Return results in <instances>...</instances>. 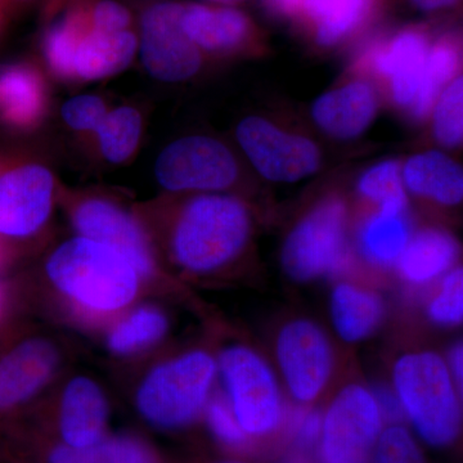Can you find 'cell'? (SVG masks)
Returning <instances> with one entry per match:
<instances>
[{"label":"cell","mask_w":463,"mask_h":463,"mask_svg":"<svg viewBox=\"0 0 463 463\" xmlns=\"http://www.w3.org/2000/svg\"><path fill=\"white\" fill-rule=\"evenodd\" d=\"M251 233V212L239 197L194 194L174 216L170 254L188 272H215L242 254Z\"/></svg>","instance_id":"cell-1"},{"label":"cell","mask_w":463,"mask_h":463,"mask_svg":"<svg viewBox=\"0 0 463 463\" xmlns=\"http://www.w3.org/2000/svg\"><path fill=\"white\" fill-rule=\"evenodd\" d=\"M47 274L63 297L99 315L129 306L141 277L123 254L81 236L54 250L48 259Z\"/></svg>","instance_id":"cell-2"},{"label":"cell","mask_w":463,"mask_h":463,"mask_svg":"<svg viewBox=\"0 0 463 463\" xmlns=\"http://www.w3.org/2000/svg\"><path fill=\"white\" fill-rule=\"evenodd\" d=\"M457 388L447 362L434 352L408 353L392 368V390L404 417L431 447H448L458 438L462 410Z\"/></svg>","instance_id":"cell-3"},{"label":"cell","mask_w":463,"mask_h":463,"mask_svg":"<svg viewBox=\"0 0 463 463\" xmlns=\"http://www.w3.org/2000/svg\"><path fill=\"white\" fill-rule=\"evenodd\" d=\"M45 61L63 80L91 81L123 71L138 52V33H109L85 20L75 3L50 27L43 42Z\"/></svg>","instance_id":"cell-4"},{"label":"cell","mask_w":463,"mask_h":463,"mask_svg":"<svg viewBox=\"0 0 463 463\" xmlns=\"http://www.w3.org/2000/svg\"><path fill=\"white\" fill-rule=\"evenodd\" d=\"M216 373L215 359L203 350L156 365L137 392L139 414L160 430L187 428L205 411Z\"/></svg>","instance_id":"cell-5"},{"label":"cell","mask_w":463,"mask_h":463,"mask_svg":"<svg viewBox=\"0 0 463 463\" xmlns=\"http://www.w3.org/2000/svg\"><path fill=\"white\" fill-rule=\"evenodd\" d=\"M349 261L346 203L331 194L317 203L286 237L283 272L292 281L312 282L343 272Z\"/></svg>","instance_id":"cell-6"},{"label":"cell","mask_w":463,"mask_h":463,"mask_svg":"<svg viewBox=\"0 0 463 463\" xmlns=\"http://www.w3.org/2000/svg\"><path fill=\"white\" fill-rule=\"evenodd\" d=\"M216 364L242 430L258 438L276 431L285 419V404L276 374L263 356L251 347L231 345Z\"/></svg>","instance_id":"cell-7"},{"label":"cell","mask_w":463,"mask_h":463,"mask_svg":"<svg viewBox=\"0 0 463 463\" xmlns=\"http://www.w3.org/2000/svg\"><path fill=\"white\" fill-rule=\"evenodd\" d=\"M158 184L176 194H219L241 175L239 161L224 143L212 137L190 136L161 151L155 165Z\"/></svg>","instance_id":"cell-8"},{"label":"cell","mask_w":463,"mask_h":463,"mask_svg":"<svg viewBox=\"0 0 463 463\" xmlns=\"http://www.w3.org/2000/svg\"><path fill=\"white\" fill-rule=\"evenodd\" d=\"M383 423L373 390L359 383L341 389L322 416V463H370Z\"/></svg>","instance_id":"cell-9"},{"label":"cell","mask_w":463,"mask_h":463,"mask_svg":"<svg viewBox=\"0 0 463 463\" xmlns=\"http://www.w3.org/2000/svg\"><path fill=\"white\" fill-rule=\"evenodd\" d=\"M430 45L425 27H404L388 38L364 45L354 60L355 74L383 81L392 102L408 115L421 90Z\"/></svg>","instance_id":"cell-10"},{"label":"cell","mask_w":463,"mask_h":463,"mask_svg":"<svg viewBox=\"0 0 463 463\" xmlns=\"http://www.w3.org/2000/svg\"><path fill=\"white\" fill-rule=\"evenodd\" d=\"M236 137L245 156L267 181L294 183L321 167L322 155L316 142L260 116L243 118Z\"/></svg>","instance_id":"cell-11"},{"label":"cell","mask_w":463,"mask_h":463,"mask_svg":"<svg viewBox=\"0 0 463 463\" xmlns=\"http://www.w3.org/2000/svg\"><path fill=\"white\" fill-rule=\"evenodd\" d=\"M184 3L148 5L139 20L138 51L152 78L167 83L191 79L203 66V52L182 29Z\"/></svg>","instance_id":"cell-12"},{"label":"cell","mask_w":463,"mask_h":463,"mask_svg":"<svg viewBox=\"0 0 463 463\" xmlns=\"http://www.w3.org/2000/svg\"><path fill=\"white\" fill-rule=\"evenodd\" d=\"M277 361L291 397L301 404L315 402L327 386L335 355L327 334L310 319H294L279 331Z\"/></svg>","instance_id":"cell-13"},{"label":"cell","mask_w":463,"mask_h":463,"mask_svg":"<svg viewBox=\"0 0 463 463\" xmlns=\"http://www.w3.org/2000/svg\"><path fill=\"white\" fill-rule=\"evenodd\" d=\"M54 178L39 164H21L0 175V236L27 239L44 227L53 207Z\"/></svg>","instance_id":"cell-14"},{"label":"cell","mask_w":463,"mask_h":463,"mask_svg":"<svg viewBox=\"0 0 463 463\" xmlns=\"http://www.w3.org/2000/svg\"><path fill=\"white\" fill-rule=\"evenodd\" d=\"M71 221L81 237L123 254L143 279L154 274L155 257L147 234L123 207L100 197H87L72 207Z\"/></svg>","instance_id":"cell-15"},{"label":"cell","mask_w":463,"mask_h":463,"mask_svg":"<svg viewBox=\"0 0 463 463\" xmlns=\"http://www.w3.org/2000/svg\"><path fill=\"white\" fill-rule=\"evenodd\" d=\"M181 25L203 54L242 53L263 45L257 24L245 12L230 5L184 3Z\"/></svg>","instance_id":"cell-16"},{"label":"cell","mask_w":463,"mask_h":463,"mask_svg":"<svg viewBox=\"0 0 463 463\" xmlns=\"http://www.w3.org/2000/svg\"><path fill=\"white\" fill-rule=\"evenodd\" d=\"M60 355L51 341L27 339L0 355V412L32 401L56 373Z\"/></svg>","instance_id":"cell-17"},{"label":"cell","mask_w":463,"mask_h":463,"mask_svg":"<svg viewBox=\"0 0 463 463\" xmlns=\"http://www.w3.org/2000/svg\"><path fill=\"white\" fill-rule=\"evenodd\" d=\"M379 108V93L373 80L356 75L318 97L312 106V118L323 133L350 141L370 128Z\"/></svg>","instance_id":"cell-18"},{"label":"cell","mask_w":463,"mask_h":463,"mask_svg":"<svg viewBox=\"0 0 463 463\" xmlns=\"http://www.w3.org/2000/svg\"><path fill=\"white\" fill-rule=\"evenodd\" d=\"M109 404L99 383L76 377L67 383L61 399L60 432L63 446L84 449L105 438Z\"/></svg>","instance_id":"cell-19"},{"label":"cell","mask_w":463,"mask_h":463,"mask_svg":"<svg viewBox=\"0 0 463 463\" xmlns=\"http://www.w3.org/2000/svg\"><path fill=\"white\" fill-rule=\"evenodd\" d=\"M405 191L443 206L463 199V172L453 158L438 151L413 155L402 167Z\"/></svg>","instance_id":"cell-20"},{"label":"cell","mask_w":463,"mask_h":463,"mask_svg":"<svg viewBox=\"0 0 463 463\" xmlns=\"http://www.w3.org/2000/svg\"><path fill=\"white\" fill-rule=\"evenodd\" d=\"M458 254L452 234L440 228H423L408 241L397 263L399 274L410 285H429L453 269Z\"/></svg>","instance_id":"cell-21"},{"label":"cell","mask_w":463,"mask_h":463,"mask_svg":"<svg viewBox=\"0 0 463 463\" xmlns=\"http://www.w3.org/2000/svg\"><path fill=\"white\" fill-rule=\"evenodd\" d=\"M47 108L42 76L25 63L0 69V120L14 129H32Z\"/></svg>","instance_id":"cell-22"},{"label":"cell","mask_w":463,"mask_h":463,"mask_svg":"<svg viewBox=\"0 0 463 463\" xmlns=\"http://www.w3.org/2000/svg\"><path fill=\"white\" fill-rule=\"evenodd\" d=\"M376 0H307L300 20L317 44L334 48L352 39L373 17Z\"/></svg>","instance_id":"cell-23"},{"label":"cell","mask_w":463,"mask_h":463,"mask_svg":"<svg viewBox=\"0 0 463 463\" xmlns=\"http://www.w3.org/2000/svg\"><path fill=\"white\" fill-rule=\"evenodd\" d=\"M331 317L341 339L359 343L380 327L385 317V304L373 289L341 282L332 289Z\"/></svg>","instance_id":"cell-24"},{"label":"cell","mask_w":463,"mask_h":463,"mask_svg":"<svg viewBox=\"0 0 463 463\" xmlns=\"http://www.w3.org/2000/svg\"><path fill=\"white\" fill-rule=\"evenodd\" d=\"M412 236L407 213H377L364 219L358 231V248L368 263L381 268L397 265Z\"/></svg>","instance_id":"cell-25"},{"label":"cell","mask_w":463,"mask_h":463,"mask_svg":"<svg viewBox=\"0 0 463 463\" xmlns=\"http://www.w3.org/2000/svg\"><path fill=\"white\" fill-rule=\"evenodd\" d=\"M461 56V41L456 33H444L437 41L431 42L423 67L421 90L408 114L412 120L421 123L430 118L440 91L458 76Z\"/></svg>","instance_id":"cell-26"},{"label":"cell","mask_w":463,"mask_h":463,"mask_svg":"<svg viewBox=\"0 0 463 463\" xmlns=\"http://www.w3.org/2000/svg\"><path fill=\"white\" fill-rule=\"evenodd\" d=\"M50 459L51 463H157L147 444L130 435L103 438L84 449L57 447Z\"/></svg>","instance_id":"cell-27"},{"label":"cell","mask_w":463,"mask_h":463,"mask_svg":"<svg viewBox=\"0 0 463 463\" xmlns=\"http://www.w3.org/2000/svg\"><path fill=\"white\" fill-rule=\"evenodd\" d=\"M169 327L166 316L154 307L133 310L112 328L109 347L118 355H129L157 344Z\"/></svg>","instance_id":"cell-28"},{"label":"cell","mask_w":463,"mask_h":463,"mask_svg":"<svg viewBox=\"0 0 463 463\" xmlns=\"http://www.w3.org/2000/svg\"><path fill=\"white\" fill-rule=\"evenodd\" d=\"M96 134L105 160L123 164L133 156L141 141V114L128 106L112 109L105 116Z\"/></svg>","instance_id":"cell-29"},{"label":"cell","mask_w":463,"mask_h":463,"mask_svg":"<svg viewBox=\"0 0 463 463\" xmlns=\"http://www.w3.org/2000/svg\"><path fill=\"white\" fill-rule=\"evenodd\" d=\"M356 191L364 200L390 214L407 213V191L402 179V166L397 160H385L368 167L356 183Z\"/></svg>","instance_id":"cell-30"},{"label":"cell","mask_w":463,"mask_h":463,"mask_svg":"<svg viewBox=\"0 0 463 463\" xmlns=\"http://www.w3.org/2000/svg\"><path fill=\"white\" fill-rule=\"evenodd\" d=\"M432 133L439 145L457 148L463 138V79L456 76L444 88L431 109Z\"/></svg>","instance_id":"cell-31"},{"label":"cell","mask_w":463,"mask_h":463,"mask_svg":"<svg viewBox=\"0 0 463 463\" xmlns=\"http://www.w3.org/2000/svg\"><path fill=\"white\" fill-rule=\"evenodd\" d=\"M429 318L443 327L458 326L463 318V270L453 268L443 276L440 288L428 307Z\"/></svg>","instance_id":"cell-32"},{"label":"cell","mask_w":463,"mask_h":463,"mask_svg":"<svg viewBox=\"0 0 463 463\" xmlns=\"http://www.w3.org/2000/svg\"><path fill=\"white\" fill-rule=\"evenodd\" d=\"M373 463H425L420 447L403 426L392 425L381 432L373 455Z\"/></svg>","instance_id":"cell-33"},{"label":"cell","mask_w":463,"mask_h":463,"mask_svg":"<svg viewBox=\"0 0 463 463\" xmlns=\"http://www.w3.org/2000/svg\"><path fill=\"white\" fill-rule=\"evenodd\" d=\"M109 109L105 100L96 96H78L63 105V121L79 133H96Z\"/></svg>","instance_id":"cell-34"},{"label":"cell","mask_w":463,"mask_h":463,"mask_svg":"<svg viewBox=\"0 0 463 463\" xmlns=\"http://www.w3.org/2000/svg\"><path fill=\"white\" fill-rule=\"evenodd\" d=\"M205 410L210 430L221 443L234 448L248 443L249 435L241 428L228 401L215 397L209 401Z\"/></svg>","instance_id":"cell-35"},{"label":"cell","mask_w":463,"mask_h":463,"mask_svg":"<svg viewBox=\"0 0 463 463\" xmlns=\"http://www.w3.org/2000/svg\"><path fill=\"white\" fill-rule=\"evenodd\" d=\"M292 429L298 440L304 444H313L321 437L322 416L318 411H300L292 420Z\"/></svg>","instance_id":"cell-36"},{"label":"cell","mask_w":463,"mask_h":463,"mask_svg":"<svg viewBox=\"0 0 463 463\" xmlns=\"http://www.w3.org/2000/svg\"><path fill=\"white\" fill-rule=\"evenodd\" d=\"M373 394L376 397L377 404H379L383 421L386 420V421L392 422V425H398L403 419L404 413L394 390L379 388L374 390Z\"/></svg>","instance_id":"cell-37"},{"label":"cell","mask_w":463,"mask_h":463,"mask_svg":"<svg viewBox=\"0 0 463 463\" xmlns=\"http://www.w3.org/2000/svg\"><path fill=\"white\" fill-rule=\"evenodd\" d=\"M267 8L276 16L300 20L307 0H264Z\"/></svg>","instance_id":"cell-38"},{"label":"cell","mask_w":463,"mask_h":463,"mask_svg":"<svg viewBox=\"0 0 463 463\" xmlns=\"http://www.w3.org/2000/svg\"><path fill=\"white\" fill-rule=\"evenodd\" d=\"M447 365L448 368H449V373L452 374L457 386H458V383L459 386H461L463 379V347L461 343H457L456 345L450 349Z\"/></svg>","instance_id":"cell-39"},{"label":"cell","mask_w":463,"mask_h":463,"mask_svg":"<svg viewBox=\"0 0 463 463\" xmlns=\"http://www.w3.org/2000/svg\"><path fill=\"white\" fill-rule=\"evenodd\" d=\"M412 3L419 11L438 12L453 7L458 0H412Z\"/></svg>","instance_id":"cell-40"},{"label":"cell","mask_w":463,"mask_h":463,"mask_svg":"<svg viewBox=\"0 0 463 463\" xmlns=\"http://www.w3.org/2000/svg\"><path fill=\"white\" fill-rule=\"evenodd\" d=\"M76 0H45V9L48 14H56L61 9L69 7Z\"/></svg>","instance_id":"cell-41"},{"label":"cell","mask_w":463,"mask_h":463,"mask_svg":"<svg viewBox=\"0 0 463 463\" xmlns=\"http://www.w3.org/2000/svg\"><path fill=\"white\" fill-rule=\"evenodd\" d=\"M209 2L218 5H230L232 7V5H240V3L245 2V0H209Z\"/></svg>","instance_id":"cell-42"},{"label":"cell","mask_w":463,"mask_h":463,"mask_svg":"<svg viewBox=\"0 0 463 463\" xmlns=\"http://www.w3.org/2000/svg\"><path fill=\"white\" fill-rule=\"evenodd\" d=\"M5 291H3L2 286H0V317L3 315V309H5Z\"/></svg>","instance_id":"cell-43"},{"label":"cell","mask_w":463,"mask_h":463,"mask_svg":"<svg viewBox=\"0 0 463 463\" xmlns=\"http://www.w3.org/2000/svg\"><path fill=\"white\" fill-rule=\"evenodd\" d=\"M7 2L11 3V5H27V3L33 2V0H7Z\"/></svg>","instance_id":"cell-44"},{"label":"cell","mask_w":463,"mask_h":463,"mask_svg":"<svg viewBox=\"0 0 463 463\" xmlns=\"http://www.w3.org/2000/svg\"><path fill=\"white\" fill-rule=\"evenodd\" d=\"M138 2L149 3V5H157V3L172 2V0H138Z\"/></svg>","instance_id":"cell-45"},{"label":"cell","mask_w":463,"mask_h":463,"mask_svg":"<svg viewBox=\"0 0 463 463\" xmlns=\"http://www.w3.org/2000/svg\"><path fill=\"white\" fill-rule=\"evenodd\" d=\"M225 463H239V462H225Z\"/></svg>","instance_id":"cell-46"}]
</instances>
